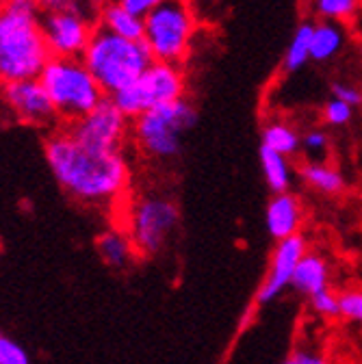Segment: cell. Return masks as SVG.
<instances>
[{
	"label": "cell",
	"mask_w": 362,
	"mask_h": 364,
	"mask_svg": "<svg viewBox=\"0 0 362 364\" xmlns=\"http://www.w3.org/2000/svg\"><path fill=\"white\" fill-rule=\"evenodd\" d=\"M41 3H43V0H41Z\"/></svg>",
	"instance_id": "obj_35"
},
{
	"label": "cell",
	"mask_w": 362,
	"mask_h": 364,
	"mask_svg": "<svg viewBox=\"0 0 362 364\" xmlns=\"http://www.w3.org/2000/svg\"><path fill=\"white\" fill-rule=\"evenodd\" d=\"M345 41H347V35L341 22H328V20L314 22L312 41H310V61L328 63L336 59L343 50Z\"/></svg>",
	"instance_id": "obj_17"
},
{
	"label": "cell",
	"mask_w": 362,
	"mask_h": 364,
	"mask_svg": "<svg viewBox=\"0 0 362 364\" xmlns=\"http://www.w3.org/2000/svg\"><path fill=\"white\" fill-rule=\"evenodd\" d=\"M130 124L132 119L119 111L111 96H107L98 107L63 128L82 146L96 150H124L126 139L130 136Z\"/></svg>",
	"instance_id": "obj_9"
},
{
	"label": "cell",
	"mask_w": 362,
	"mask_h": 364,
	"mask_svg": "<svg viewBox=\"0 0 362 364\" xmlns=\"http://www.w3.org/2000/svg\"><path fill=\"white\" fill-rule=\"evenodd\" d=\"M102 3H117V0H102Z\"/></svg>",
	"instance_id": "obj_32"
},
{
	"label": "cell",
	"mask_w": 362,
	"mask_h": 364,
	"mask_svg": "<svg viewBox=\"0 0 362 364\" xmlns=\"http://www.w3.org/2000/svg\"><path fill=\"white\" fill-rule=\"evenodd\" d=\"M198 124L196 107L183 98L137 115L130 136L137 150L152 161H171L183 150V136Z\"/></svg>",
	"instance_id": "obj_5"
},
{
	"label": "cell",
	"mask_w": 362,
	"mask_h": 364,
	"mask_svg": "<svg viewBox=\"0 0 362 364\" xmlns=\"http://www.w3.org/2000/svg\"><path fill=\"white\" fill-rule=\"evenodd\" d=\"M0 98L11 115L22 124L48 128L61 122L46 87L39 78H24L0 85Z\"/></svg>",
	"instance_id": "obj_11"
},
{
	"label": "cell",
	"mask_w": 362,
	"mask_h": 364,
	"mask_svg": "<svg viewBox=\"0 0 362 364\" xmlns=\"http://www.w3.org/2000/svg\"><path fill=\"white\" fill-rule=\"evenodd\" d=\"M80 59L100 82L105 94L113 96L119 89L137 80L150 68L154 55L148 48L146 39L119 37L96 24V31Z\"/></svg>",
	"instance_id": "obj_3"
},
{
	"label": "cell",
	"mask_w": 362,
	"mask_h": 364,
	"mask_svg": "<svg viewBox=\"0 0 362 364\" xmlns=\"http://www.w3.org/2000/svg\"><path fill=\"white\" fill-rule=\"evenodd\" d=\"M360 9V0H312V11L319 20L349 22Z\"/></svg>",
	"instance_id": "obj_22"
},
{
	"label": "cell",
	"mask_w": 362,
	"mask_h": 364,
	"mask_svg": "<svg viewBox=\"0 0 362 364\" xmlns=\"http://www.w3.org/2000/svg\"><path fill=\"white\" fill-rule=\"evenodd\" d=\"M280 364H328L326 358L321 355H316V353H308V351H295L291 353L284 362Z\"/></svg>",
	"instance_id": "obj_31"
},
{
	"label": "cell",
	"mask_w": 362,
	"mask_h": 364,
	"mask_svg": "<svg viewBox=\"0 0 362 364\" xmlns=\"http://www.w3.org/2000/svg\"><path fill=\"white\" fill-rule=\"evenodd\" d=\"M312 28H314V22H302L293 31V35L289 39V46H287V50H284V57H282V70L287 74H295L304 65H308V61H310Z\"/></svg>",
	"instance_id": "obj_21"
},
{
	"label": "cell",
	"mask_w": 362,
	"mask_h": 364,
	"mask_svg": "<svg viewBox=\"0 0 362 364\" xmlns=\"http://www.w3.org/2000/svg\"><path fill=\"white\" fill-rule=\"evenodd\" d=\"M297 176L308 189L321 196H339L345 189V176L326 161H304L297 167Z\"/></svg>",
	"instance_id": "obj_16"
},
{
	"label": "cell",
	"mask_w": 362,
	"mask_h": 364,
	"mask_svg": "<svg viewBox=\"0 0 362 364\" xmlns=\"http://www.w3.org/2000/svg\"><path fill=\"white\" fill-rule=\"evenodd\" d=\"M0 364H31L26 351L11 338L0 334Z\"/></svg>",
	"instance_id": "obj_27"
},
{
	"label": "cell",
	"mask_w": 362,
	"mask_h": 364,
	"mask_svg": "<svg viewBox=\"0 0 362 364\" xmlns=\"http://www.w3.org/2000/svg\"><path fill=\"white\" fill-rule=\"evenodd\" d=\"M353 111H356V107L332 96L321 109V119H324V124H328L332 128H343L353 119Z\"/></svg>",
	"instance_id": "obj_23"
},
{
	"label": "cell",
	"mask_w": 362,
	"mask_h": 364,
	"mask_svg": "<svg viewBox=\"0 0 362 364\" xmlns=\"http://www.w3.org/2000/svg\"><path fill=\"white\" fill-rule=\"evenodd\" d=\"M330 91H332V96H334V98L345 100V102L351 105V107H360V105H362V89H358L356 85L336 80V82L330 85Z\"/></svg>",
	"instance_id": "obj_29"
},
{
	"label": "cell",
	"mask_w": 362,
	"mask_h": 364,
	"mask_svg": "<svg viewBox=\"0 0 362 364\" xmlns=\"http://www.w3.org/2000/svg\"><path fill=\"white\" fill-rule=\"evenodd\" d=\"M43 152L59 187L80 204L109 206L130 189V165L124 150L82 146L61 128L46 139Z\"/></svg>",
	"instance_id": "obj_1"
},
{
	"label": "cell",
	"mask_w": 362,
	"mask_h": 364,
	"mask_svg": "<svg viewBox=\"0 0 362 364\" xmlns=\"http://www.w3.org/2000/svg\"><path fill=\"white\" fill-rule=\"evenodd\" d=\"M111 98L119 107V111H124L130 119L150 109L183 100L187 98L185 65L154 59L137 80L119 89Z\"/></svg>",
	"instance_id": "obj_7"
},
{
	"label": "cell",
	"mask_w": 362,
	"mask_h": 364,
	"mask_svg": "<svg viewBox=\"0 0 362 364\" xmlns=\"http://www.w3.org/2000/svg\"><path fill=\"white\" fill-rule=\"evenodd\" d=\"M308 252L306 247V239L297 232L289 239L278 241L274 254H271V262H269V271L262 280V284L256 291V304L265 306L269 301H274L276 297H280L293 280V271L297 267V262L302 260V256Z\"/></svg>",
	"instance_id": "obj_12"
},
{
	"label": "cell",
	"mask_w": 362,
	"mask_h": 364,
	"mask_svg": "<svg viewBox=\"0 0 362 364\" xmlns=\"http://www.w3.org/2000/svg\"><path fill=\"white\" fill-rule=\"evenodd\" d=\"M122 3L130 9V11H134L137 16H142V18H146L150 11H154L156 7H161L165 0H122Z\"/></svg>",
	"instance_id": "obj_30"
},
{
	"label": "cell",
	"mask_w": 362,
	"mask_h": 364,
	"mask_svg": "<svg viewBox=\"0 0 362 364\" xmlns=\"http://www.w3.org/2000/svg\"><path fill=\"white\" fill-rule=\"evenodd\" d=\"M43 7L53 9H70L76 14H82L87 18H98V11L102 7V0H43Z\"/></svg>",
	"instance_id": "obj_25"
},
{
	"label": "cell",
	"mask_w": 362,
	"mask_h": 364,
	"mask_svg": "<svg viewBox=\"0 0 362 364\" xmlns=\"http://www.w3.org/2000/svg\"><path fill=\"white\" fill-rule=\"evenodd\" d=\"M291 287L306 297L319 293L324 289H330V264H328V260L321 254L306 252L293 271Z\"/></svg>",
	"instance_id": "obj_14"
},
{
	"label": "cell",
	"mask_w": 362,
	"mask_h": 364,
	"mask_svg": "<svg viewBox=\"0 0 362 364\" xmlns=\"http://www.w3.org/2000/svg\"><path fill=\"white\" fill-rule=\"evenodd\" d=\"M180 221L178 204L161 193H146L132 200L128 208V235L134 250L144 256H156L174 235Z\"/></svg>",
	"instance_id": "obj_8"
},
{
	"label": "cell",
	"mask_w": 362,
	"mask_h": 364,
	"mask_svg": "<svg viewBox=\"0 0 362 364\" xmlns=\"http://www.w3.org/2000/svg\"><path fill=\"white\" fill-rule=\"evenodd\" d=\"M41 14V0H5L0 9V85L39 78L50 61Z\"/></svg>",
	"instance_id": "obj_2"
},
{
	"label": "cell",
	"mask_w": 362,
	"mask_h": 364,
	"mask_svg": "<svg viewBox=\"0 0 362 364\" xmlns=\"http://www.w3.org/2000/svg\"><path fill=\"white\" fill-rule=\"evenodd\" d=\"M360 7H362V0H360Z\"/></svg>",
	"instance_id": "obj_34"
},
{
	"label": "cell",
	"mask_w": 362,
	"mask_h": 364,
	"mask_svg": "<svg viewBox=\"0 0 362 364\" xmlns=\"http://www.w3.org/2000/svg\"><path fill=\"white\" fill-rule=\"evenodd\" d=\"M302 202L295 193L282 191L274 193L265 208V228L276 243L299 232L302 225Z\"/></svg>",
	"instance_id": "obj_13"
},
{
	"label": "cell",
	"mask_w": 362,
	"mask_h": 364,
	"mask_svg": "<svg viewBox=\"0 0 362 364\" xmlns=\"http://www.w3.org/2000/svg\"><path fill=\"white\" fill-rule=\"evenodd\" d=\"M3 5H5V0H0V9H3Z\"/></svg>",
	"instance_id": "obj_33"
},
{
	"label": "cell",
	"mask_w": 362,
	"mask_h": 364,
	"mask_svg": "<svg viewBox=\"0 0 362 364\" xmlns=\"http://www.w3.org/2000/svg\"><path fill=\"white\" fill-rule=\"evenodd\" d=\"M96 24L128 39H144L146 31V20L130 11L122 0H117V3H102Z\"/></svg>",
	"instance_id": "obj_15"
},
{
	"label": "cell",
	"mask_w": 362,
	"mask_h": 364,
	"mask_svg": "<svg viewBox=\"0 0 362 364\" xmlns=\"http://www.w3.org/2000/svg\"><path fill=\"white\" fill-rule=\"evenodd\" d=\"M39 80L46 87L63 124L82 117L107 98L105 89L80 57H50Z\"/></svg>",
	"instance_id": "obj_4"
},
{
	"label": "cell",
	"mask_w": 362,
	"mask_h": 364,
	"mask_svg": "<svg viewBox=\"0 0 362 364\" xmlns=\"http://www.w3.org/2000/svg\"><path fill=\"white\" fill-rule=\"evenodd\" d=\"M302 150L310 159H324L330 150V134L324 128H310L302 134Z\"/></svg>",
	"instance_id": "obj_24"
},
{
	"label": "cell",
	"mask_w": 362,
	"mask_h": 364,
	"mask_svg": "<svg viewBox=\"0 0 362 364\" xmlns=\"http://www.w3.org/2000/svg\"><path fill=\"white\" fill-rule=\"evenodd\" d=\"M260 169H262V178L267 182V187L271 193H282V191H291V182H293V165H291V156H284L276 150H269L265 146H260Z\"/></svg>",
	"instance_id": "obj_18"
},
{
	"label": "cell",
	"mask_w": 362,
	"mask_h": 364,
	"mask_svg": "<svg viewBox=\"0 0 362 364\" xmlns=\"http://www.w3.org/2000/svg\"><path fill=\"white\" fill-rule=\"evenodd\" d=\"M98 254L100 258L109 264V267H126L132 258V254L137 252L134 250V243L130 239L128 232L122 230H107L98 237L96 241Z\"/></svg>",
	"instance_id": "obj_20"
},
{
	"label": "cell",
	"mask_w": 362,
	"mask_h": 364,
	"mask_svg": "<svg viewBox=\"0 0 362 364\" xmlns=\"http://www.w3.org/2000/svg\"><path fill=\"white\" fill-rule=\"evenodd\" d=\"M144 20V39L154 59L185 65L198 33V16L191 0H165Z\"/></svg>",
	"instance_id": "obj_6"
},
{
	"label": "cell",
	"mask_w": 362,
	"mask_h": 364,
	"mask_svg": "<svg viewBox=\"0 0 362 364\" xmlns=\"http://www.w3.org/2000/svg\"><path fill=\"white\" fill-rule=\"evenodd\" d=\"M341 297V314L349 321L362 323V291H347Z\"/></svg>",
	"instance_id": "obj_28"
},
{
	"label": "cell",
	"mask_w": 362,
	"mask_h": 364,
	"mask_svg": "<svg viewBox=\"0 0 362 364\" xmlns=\"http://www.w3.org/2000/svg\"><path fill=\"white\" fill-rule=\"evenodd\" d=\"M41 31L53 57H82L96 31V20L70 9L43 7Z\"/></svg>",
	"instance_id": "obj_10"
},
{
	"label": "cell",
	"mask_w": 362,
	"mask_h": 364,
	"mask_svg": "<svg viewBox=\"0 0 362 364\" xmlns=\"http://www.w3.org/2000/svg\"><path fill=\"white\" fill-rule=\"evenodd\" d=\"M308 299H310V308L316 314H321V316H339L341 314V297L336 293H332L330 289L314 293Z\"/></svg>",
	"instance_id": "obj_26"
},
{
	"label": "cell",
	"mask_w": 362,
	"mask_h": 364,
	"mask_svg": "<svg viewBox=\"0 0 362 364\" xmlns=\"http://www.w3.org/2000/svg\"><path fill=\"white\" fill-rule=\"evenodd\" d=\"M260 146L276 150L284 156H295L302 150V134L287 122H267L260 130Z\"/></svg>",
	"instance_id": "obj_19"
}]
</instances>
